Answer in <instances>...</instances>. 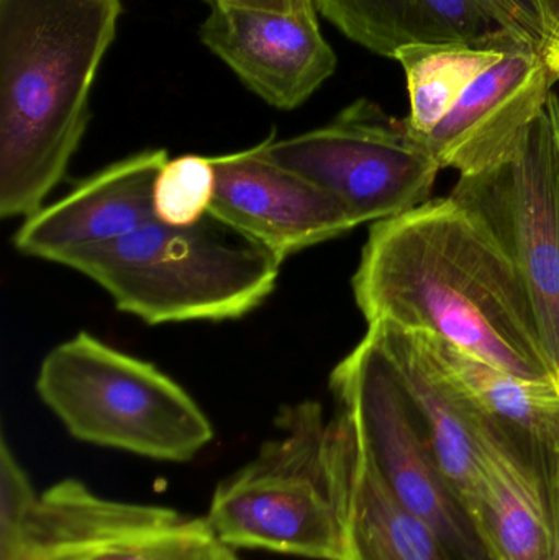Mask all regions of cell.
I'll return each mask as SVG.
<instances>
[{
    "instance_id": "obj_19",
    "label": "cell",
    "mask_w": 559,
    "mask_h": 560,
    "mask_svg": "<svg viewBox=\"0 0 559 560\" xmlns=\"http://www.w3.org/2000/svg\"><path fill=\"white\" fill-rule=\"evenodd\" d=\"M216 189L212 158L184 154L167 160L154 183V217L176 229L196 225L209 215Z\"/></svg>"
},
{
    "instance_id": "obj_11",
    "label": "cell",
    "mask_w": 559,
    "mask_h": 560,
    "mask_svg": "<svg viewBox=\"0 0 559 560\" xmlns=\"http://www.w3.org/2000/svg\"><path fill=\"white\" fill-rule=\"evenodd\" d=\"M212 160L217 189L210 215L261 246L281 265L360 226L335 197L269 161L259 144Z\"/></svg>"
},
{
    "instance_id": "obj_8",
    "label": "cell",
    "mask_w": 559,
    "mask_h": 560,
    "mask_svg": "<svg viewBox=\"0 0 559 560\" xmlns=\"http://www.w3.org/2000/svg\"><path fill=\"white\" fill-rule=\"evenodd\" d=\"M453 200L475 213L524 279L559 374V95L512 156L459 176Z\"/></svg>"
},
{
    "instance_id": "obj_25",
    "label": "cell",
    "mask_w": 559,
    "mask_h": 560,
    "mask_svg": "<svg viewBox=\"0 0 559 560\" xmlns=\"http://www.w3.org/2000/svg\"><path fill=\"white\" fill-rule=\"evenodd\" d=\"M558 71H559V65H558ZM558 95H559V82H558Z\"/></svg>"
},
{
    "instance_id": "obj_4",
    "label": "cell",
    "mask_w": 559,
    "mask_h": 560,
    "mask_svg": "<svg viewBox=\"0 0 559 560\" xmlns=\"http://www.w3.org/2000/svg\"><path fill=\"white\" fill-rule=\"evenodd\" d=\"M278 434L220 483L209 522L232 549L340 560L345 525V431L318 401L281 408Z\"/></svg>"
},
{
    "instance_id": "obj_14",
    "label": "cell",
    "mask_w": 559,
    "mask_h": 560,
    "mask_svg": "<svg viewBox=\"0 0 559 560\" xmlns=\"http://www.w3.org/2000/svg\"><path fill=\"white\" fill-rule=\"evenodd\" d=\"M481 417L485 477L471 518L489 555L554 560L547 453Z\"/></svg>"
},
{
    "instance_id": "obj_7",
    "label": "cell",
    "mask_w": 559,
    "mask_h": 560,
    "mask_svg": "<svg viewBox=\"0 0 559 560\" xmlns=\"http://www.w3.org/2000/svg\"><path fill=\"white\" fill-rule=\"evenodd\" d=\"M338 410L397 499L419 516L453 560H492L455 489L430 450L422 424L389 362L366 331L330 375Z\"/></svg>"
},
{
    "instance_id": "obj_2",
    "label": "cell",
    "mask_w": 559,
    "mask_h": 560,
    "mask_svg": "<svg viewBox=\"0 0 559 560\" xmlns=\"http://www.w3.org/2000/svg\"><path fill=\"white\" fill-rule=\"evenodd\" d=\"M121 0H0V215L28 219L68 173Z\"/></svg>"
},
{
    "instance_id": "obj_22",
    "label": "cell",
    "mask_w": 559,
    "mask_h": 560,
    "mask_svg": "<svg viewBox=\"0 0 559 560\" xmlns=\"http://www.w3.org/2000/svg\"><path fill=\"white\" fill-rule=\"evenodd\" d=\"M219 5L245 7V9L266 10V12L299 15V13H318L314 0H222Z\"/></svg>"
},
{
    "instance_id": "obj_5",
    "label": "cell",
    "mask_w": 559,
    "mask_h": 560,
    "mask_svg": "<svg viewBox=\"0 0 559 560\" xmlns=\"http://www.w3.org/2000/svg\"><path fill=\"white\" fill-rule=\"evenodd\" d=\"M75 440L166 463H186L213 440L202 408L156 365L89 332L53 348L35 382Z\"/></svg>"
},
{
    "instance_id": "obj_17",
    "label": "cell",
    "mask_w": 559,
    "mask_h": 560,
    "mask_svg": "<svg viewBox=\"0 0 559 560\" xmlns=\"http://www.w3.org/2000/svg\"><path fill=\"white\" fill-rule=\"evenodd\" d=\"M412 335L436 374L479 413L541 453H559V378L528 381L435 336Z\"/></svg>"
},
{
    "instance_id": "obj_18",
    "label": "cell",
    "mask_w": 559,
    "mask_h": 560,
    "mask_svg": "<svg viewBox=\"0 0 559 560\" xmlns=\"http://www.w3.org/2000/svg\"><path fill=\"white\" fill-rule=\"evenodd\" d=\"M473 46L465 43H416L397 49L409 89L410 112L406 120L417 137L427 140L452 112L463 92L482 71L504 55L505 46Z\"/></svg>"
},
{
    "instance_id": "obj_20",
    "label": "cell",
    "mask_w": 559,
    "mask_h": 560,
    "mask_svg": "<svg viewBox=\"0 0 559 560\" xmlns=\"http://www.w3.org/2000/svg\"><path fill=\"white\" fill-rule=\"evenodd\" d=\"M23 467L10 450L5 436L0 443V560H16L23 529L36 500Z\"/></svg>"
},
{
    "instance_id": "obj_12",
    "label": "cell",
    "mask_w": 559,
    "mask_h": 560,
    "mask_svg": "<svg viewBox=\"0 0 559 560\" xmlns=\"http://www.w3.org/2000/svg\"><path fill=\"white\" fill-rule=\"evenodd\" d=\"M199 38L253 94L279 110L304 105L337 69V55L322 35L318 13L284 15L213 5Z\"/></svg>"
},
{
    "instance_id": "obj_15",
    "label": "cell",
    "mask_w": 559,
    "mask_h": 560,
    "mask_svg": "<svg viewBox=\"0 0 559 560\" xmlns=\"http://www.w3.org/2000/svg\"><path fill=\"white\" fill-rule=\"evenodd\" d=\"M348 39L386 58L416 43L501 45L514 38L481 0H314ZM515 39V38H514Z\"/></svg>"
},
{
    "instance_id": "obj_6",
    "label": "cell",
    "mask_w": 559,
    "mask_h": 560,
    "mask_svg": "<svg viewBox=\"0 0 559 560\" xmlns=\"http://www.w3.org/2000/svg\"><path fill=\"white\" fill-rule=\"evenodd\" d=\"M272 163L338 200L358 225L377 223L429 202L442 166L406 118L358 98L330 124L259 144Z\"/></svg>"
},
{
    "instance_id": "obj_26",
    "label": "cell",
    "mask_w": 559,
    "mask_h": 560,
    "mask_svg": "<svg viewBox=\"0 0 559 560\" xmlns=\"http://www.w3.org/2000/svg\"><path fill=\"white\" fill-rule=\"evenodd\" d=\"M558 377H559V374H558Z\"/></svg>"
},
{
    "instance_id": "obj_24",
    "label": "cell",
    "mask_w": 559,
    "mask_h": 560,
    "mask_svg": "<svg viewBox=\"0 0 559 560\" xmlns=\"http://www.w3.org/2000/svg\"><path fill=\"white\" fill-rule=\"evenodd\" d=\"M207 3H209L210 7L219 5L222 0H206Z\"/></svg>"
},
{
    "instance_id": "obj_13",
    "label": "cell",
    "mask_w": 559,
    "mask_h": 560,
    "mask_svg": "<svg viewBox=\"0 0 559 560\" xmlns=\"http://www.w3.org/2000/svg\"><path fill=\"white\" fill-rule=\"evenodd\" d=\"M167 151L124 158L23 220L13 245L30 258L65 266L71 256L110 245L156 220L153 190Z\"/></svg>"
},
{
    "instance_id": "obj_10",
    "label": "cell",
    "mask_w": 559,
    "mask_h": 560,
    "mask_svg": "<svg viewBox=\"0 0 559 560\" xmlns=\"http://www.w3.org/2000/svg\"><path fill=\"white\" fill-rule=\"evenodd\" d=\"M559 82L545 49L511 42L427 137L442 170L459 176L498 166L517 151Z\"/></svg>"
},
{
    "instance_id": "obj_3",
    "label": "cell",
    "mask_w": 559,
    "mask_h": 560,
    "mask_svg": "<svg viewBox=\"0 0 559 560\" xmlns=\"http://www.w3.org/2000/svg\"><path fill=\"white\" fill-rule=\"evenodd\" d=\"M65 266L94 280L120 312L164 325L243 318L275 292L281 262L209 213L184 229L153 220Z\"/></svg>"
},
{
    "instance_id": "obj_1",
    "label": "cell",
    "mask_w": 559,
    "mask_h": 560,
    "mask_svg": "<svg viewBox=\"0 0 559 560\" xmlns=\"http://www.w3.org/2000/svg\"><path fill=\"white\" fill-rule=\"evenodd\" d=\"M353 295L368 325L435 336L528 381L559 378L524 279L452 197L373 223Z\"/></svg>"
},
{
    "instance_id": "obj_9",
    "label": "cell",
    "mask_w": 559,
    "mask_h": 560,
    "mask_svg": "<svg viewBox=\"0 0 559 560\" xmlns=\"http://www.w3.org/2000/svg\"><path fill=\"white\" fill-rule=\"evenodd\" d=\"M16 560H240L206 518L114 502L65 480L36 497Z\"/></svg>"
},
{
    "instance_id": "obj_21",
    "label": "cell",
    "mask_w": 559,
    "mask_h": 560,
    "mask_svg": "<svg viewBox=\"0 0 559 560\" xmlns=\"http://www.w3.org/2000/svg\"><path fill=\"white\" fill-rule=\"evenodd\" d=\"M544 35L545 55L551 65H559V0H528Z\"/></svg>"
},
{
    "instance_id": "obj_16",
    "label": "cell",
    "mask_w": 559,
    "mask_h": 560,
    "mask_svg": "<svg viewBox=\"0 0 559 560\" xmlns=\"http://www.w3.org/2000/svg\"><path fill=\"white\" fill-rule=\"evenodd\" d=\"M345 431V525L340 560H453L435 533L387 486L353 424Z\"/></svg>"
},
{
    "instance_id": "obj_23",
    "label": "cell",
    "mask_w": 559,
    "mask_h": 560,
    "mask_svg": "<svg viewBox=\"0 0 559 560\" xmlns=\"http://www.w3.org/2000/svg\"><path fill=\"white\" fill-rule=\"evenodd\" d=\"M548 493H550L551 545L554 560H559V453L547 454Z\"/></svg>"
}]
</instances>
